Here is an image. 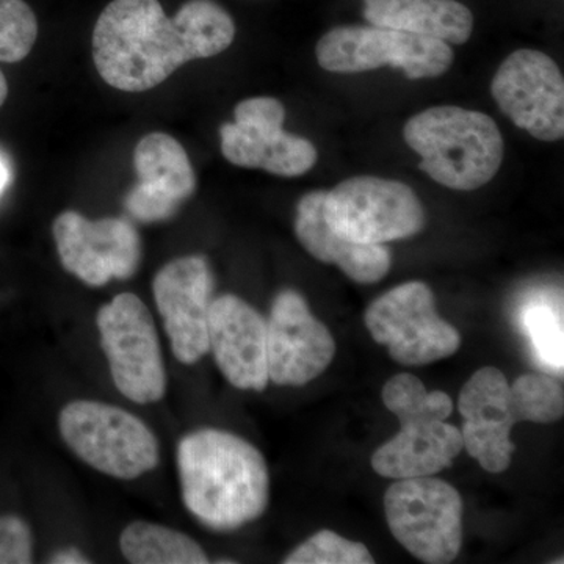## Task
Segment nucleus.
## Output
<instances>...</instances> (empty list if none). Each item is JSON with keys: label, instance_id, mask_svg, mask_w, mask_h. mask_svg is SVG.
I'll list each match as a JSON object with an SVG mask.
<instances>
[{"label": "nucleus", "instance_id": "obj_1", "mask_svg": "<svg viewBox=\"0 0 564 564\" xmlns=\"http://www.w3.org/2000/svg\"><path fill=\"white\" fill-rule=\"evenodd\" d=\"M236 24L215 0H188L169 18L159 0H113L93 32V61L121 91H148L187 62L231 46Z\"/></svg>", "mask_w": 564, "mask_h": 564}, {"label": "nucleus", "instance_id": "obj_2", "mask_svg": "<svg viewBox=\"0 0 564 564\" xmlns=\"http://www.w3.org/2000/svg\"><path fill=\"white\" fill-rule=\"evenodd\" d=\"M182 502L212 532H234L269 507L270 475L258 448L237 434L203 429L177 444Z\"/></svg>", "mask_w": 564, "mask_h": 564}, {"label": "nucleus", "instance_id": "obj_3", "mask_svg": "<svg viewBox=\"0 0 564 564\" xmlns=\"http://www.w3.org/2000/svg\"><path fill=\"white\" fill-rule=\"evenodd\" d=\"M381 397L402 430L375 452V473L403 480L430 477L454 464L464 447L462 430L445 422L454 413L447 393L429 392L414 375L399 373L384 384Z\"/></svg>", "mask_w": 564, "mask_h": 564}, {"label": "nucleus", "instance_id": "obj_4", "mask_svg": "<svg viewBox=\"0 0 564 564\" xmlns=\"http://www.w3.org/2000/svg\"><path fill=\"white\" fill-rule=\"evenodd\" d=\"M403 135L408 147L421 155L422 172L452 191H477L491 182L502 165V133L481 111L432 107L414 115Z\"/></svg>", "mask_w": 564, "mask_h": 564}, {"label": "nucleus", "instance_id": "obj_5", "mask_svg": "<svg viewBox=\"0 0 564 564\" xmlns=\"http://www.w3.org/2000/svg\"><path fill=\"white\" fill-rule=\"evenodd\" d=\"M58 426L77 458L110 477L135 480L161 462L154 432L120 406L76 400L63 408Z\"/></svg>", "mask_w": 564, "mask_h": 564}, {"label": "nucleus", "instance_id": "obj_6", "mask_svg": "<svg viewBox=\"0 0 564 564\" xmlns=\"http://www.w3.org/2000/svg\"><path fill=\"white\" fill-rule=\"evenodd\" d=\"M389 529L415 558L454 562L463 545V500L447 481L430 477L395 480L384 494Z\"/></svg>", "mask_w": 564, "mask_h": 564}, {"label": "nucleus", "instance_id": "obj_7", "mask_svg": "<svg viewBox=\"0 0 564 564\" xmlns=\"http://www.w3.org/2000/svg\"><path fill=\"white\" fill-rule=\"evenodd\" d=\"M96 325L118 391L137 404L162 400L165 362L147 304L135 293H121L99 307Z\"/></svg>", "mask_w": 564, "mask_h": 564}, {"label": "nucleus", "instance_id": "obj_8", "mask_svg": "<svg viewBox=\"0 0 564 564\" xmlns=\"http://www.w3.org/2000/svg\"><path fill=\"white\" fill-rule=\"evenodd\" d=\"M315 55L318 65L332 73H364L389 65L410 79L443 76L454 63V51L443 40L372 24L333 29L318 41Z\"/></svg>", "mask_w": 564, "mask_h": 564}, {"label": "nucleus", "instance_id": "obj_9", "mask_svg": "<svg viewBox=\"0 0 564 564\" xmlns=\"http://www.w3.org/2000/svg\"><path fill=\"white\" fill-rule=\"evenodd\" d=\"M325 217L351 242L384 245L408 239L425 225V212L413 188L399 181L359 176L326 192Z\"/></svg>", "mask_w": 564, "mask_h": 564}, {"label": "nucleus", "instance_id": "obj_10", "mask_svg": "<svg viewBox=\"0 0 564 564\" xmlns=\"http://www.w3.org/2000/svg\"><path fill=\"white\" fill-rule=\"evenodd\" d=\"M366 326L402 366L441 361L462 345L458 329L437 315L432 289L421 281L404 282L375 300L367 307Z\"/></svg>", "mask_w": 564, "mask_h": 564}, {"label": "nucleus", "instance_id": "obj_11", "mask_svg": "<svg viewBox=\"0 0 564 564\" xmlns=\"http://www.w3.org/2000/svg\"><path fill=\"white\" fill-rule=\"evenodd\" d=\"M234 118L220 128L223 155L234 165L295 177L317 163L314 144L282 128L285 110L278 99H247L236 107Z\"/></svg>", "mask_w": 564, "mask_h": 564}, {"label": "nucleus", "instance_id": "obj_12", "mask_svg": "<svg viewBox=\"0 0 564 564\" xmlns=\"http://www.w3.org/2000/svg\"><path fill=\"white\" fill-rule=\"evenodd\" d=\"M52 232L63 269L91 288L129 280L139 270L141 239L124 218L95 221L66 210L55 218Z\"/></svg>", "mask_w": 564, "mask_h": 564}, {"label": "nucleus", "instance_id": "obj_13", "mask_svg": "<svg viewBox=\"0 0 564 564\" xmlns=\"http://www.w3.org/2000/svg\"><path fill=\"white\" fill-rule=\"evenodd\" d=\"M491 91L519 129L541 141L563 139V74L544 52L521 50L508 55L494 76Z\"/></svg>", "mask_w": 564, "mask_h": 564}, {"label": "nucleus", "instance_id": "obj_14", "mask_svg": "<svg viewBox=\"0 0 564 564\" xmlns=\"http://www.w3.org/2000/svg\"><path fill=\"white\" fill-rule=\"evenodd\" d=\"M214 273L204 256L166 263L152 281L155 306L177 361L192 366L209 352V311Z\"/></svg>", "mask_w": 564, "mask_h": 564}, {"label": "nucleus", "instance_id": "obj_15", "mask_svg": "<svg viewBox=\"0 0 564 564\" xmlns=\"http://www.w3.org/2000/svg\"><path fill=\"white\" fill-rule=\"evenodd\" d=\"M336 355L333 334L302 293L285 289L274 296L267 321V367L278 386H304L321 377Z\"/></svg>", "mask_w": 564, "mask_h": 564}, {"label": "nucleus", "instance_id": "obj_16", "mask_svg": "<svg viewBox=\"0 0 564 564\" xmlns=\"http://www.w3.org/2000/svg\"><path fill=\"white\" fill-rule=\"evenodd\" d=\"M209 351L234 388L265 391L267 321L240 296H215L209 311Z\"/></svg>", "mask_w": 564, "mask_h": 564}, {"label": "nucleus", "instance_id": "obj_17", "mask_svg": "<svg viewBox=\"0 0 564 564\" xmlns=\"http://www.w3.org/2000/svg\"><path fill=\"white\" fill-rule=\"evenodd\" d=\"M458 408L464 417L462 436L467 454L488 473L507 470L516 451L510 434L518 422L511 411L510 383L502 370H477L464 384Z\"/></svg>", "mask_w": 564, "mask_h": 564}, {"label": "nucleus", "instance_id": "obj_18", "mask_svg": "<svg viewBox=\"0 0 564 564\" xmlns=\"http://www.w3.org/2000/svg\"><path fill=\"white\" fill-rule=\"evenodd\" d=\"M139 182L126 196L124 207L141 223L173 218L195 193L196 177L187 152L169 133L152 132L133 152Z\"/></svg>", "mask_w": 564, "mask_h": 564}, {"label": "nucleus", "instance_id": "obj_19", "mask_svg": "<svg viewBox=\"0 0 564 564\" xmlns=\"http://www.w3.org/2000/svg\"><path fill=\"white\" fill-rule=\"evenodd\" d=\"M325 196L321 191L307 193L296 206L295 234L304 250L317 261L339 267L359 284L383 280L391 270V251L384 245L351 242L334 231L323 209Z\"/></svg>", "mask_w": 564, "mask_h": 564}, {"label": "nucleus", "instance_id": "obj_20", "mask_svg": "<svg viewBox=\"0 0 564 564\" xmlns=\"http://www.w3.org/2000/svg\"><path fill=\"white\" fill-rule=\"evenodd\" d=\"M364 17L378 28L452 44L466 43L474 31L473 13L458 0H364Z\"/></svg>", "mask_w": 564, "mask_h": 564}, {"label": "nucleus", "instance_id": "obj_21", "mask_svg": "<svg viewBox=\"0 0 564 564\" xmlns=\"http://www.w3.org/2000/svg\"><path fill=\"white\" fill-rule=\"evenodd\" d=\"M121 554L133 564L209 563L202 545L170 527L135 521L122 530Z\"/></svg>", "mask_w": 564, "mask_h": 564}, {"label": "nucleus", "instance_id": "obj_22", "mask_svg": "<svg viewBox=\"0 0 564 564\" xmlns=\"http://www.w3.org/2000/svg\"><path fill=\"white\" fill-rule=\"evenodd\" d=\"M510 403L516 422L552 423L564 414L562 384L547 373L519 377L510 386Z\"/></svg>", "mask_w": 564, "mask_h": 564}, {"label": "nucleus", "instance_id": "obj_23", "mask_svg": "<svg viewBox=\"0 0 564 564\" xmlns=\"http://www.w3.org/2000/svg\"><path fill=\"white\" fill-rule=\"evenodd\" d=\"M522 326L536 358L554 373L563 375V310L562 303L532 300L522 311Z\"/></svg>", "mask_w": 564, "mask_h": 564}, {"label": "nucleus", "instance_id": "obj_24", "mask_svg": "<svg viewBox=\"0 0 564 564\" xmlns=\"http://www.w3.org/2000/svg\"><path fill=\"white\" fill-rule=\"evenodd\" d=\"M39 21L24 0H0V62L17 63L31 54Z\"/></svg>", "mask_w": 564, "mask_h": 564}, {"label": "nucleus", "instance_id": "obj_25", "mask_svg": "<svg viewBox=\"0 0 564 564\" xmlns=\"http://www.w3.org/2000/svg\"><path fill=\"white\" fill-rule=\"evenodd\" d=\"M285 564H372L369 549L362 543L347 540L339 534L322 530L295 549L284 560Z\"/></svg>", "mask_w": 564, "mask_h": 564}, {"label": "nucleus", "instance_id": "obj_26", "mask_svg": "<svg viewBox=\"0 0 564 564\" xmlns=\"http://www.w3.org/2000/svg\"><path fill=\"white\" fill-rule=\"evenodd\" d=\"M33 562L31 527L20 516H0V564Z\"/></svg>", "mask_w": 564, "mask_h": 564}, {"label": "nucleus", "instance_id": "obj_27", "mask_svg": "<svg viewBox=\"0 0 564 564\" xmlns=\"http://www.w3.org/2000/svg\"><path fill=\"white\" fill-rule=\"evenodd\" d=\"M50 563L55 564H85L90 563V560L87 558L79 549L68 547L63 549V551H58L57 554L51 556Z\"/></svg>", "mask_w": 564, "mask_h": 564}, {"label": "nucleus", "instance_id": "obj_28", "mask_svg": "<svg viewBox=\"0 0 564 564\" xmlns=\"http://www.w3.org/2000/svg\"><path fill=\"white\" fill-rule=\"evenodd\" d=\"M11 181V163L7 154L0 151V195L6 191Z\"/></svg>", "mask_w": 564, "mask_h": 564}, {"label": "nucleus", "instance_id": "obj_29", "mask_svg": "<svg viewBox=\"0 0 564 564\" xmlns=\"http://www.w3.org/2000/svg\"><path fill=\"white\" fill-rule=\"evenodd\" d=\"M7 96H9V84H7L2 69H0V107L7 101Z\"/></svg>", "mask_w": 564, "mask_h": 564}]
</instances>
